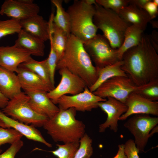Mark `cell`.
I'll use <instances>...</instances> for the list:
<instances>
[{
  "instance_id": "24",
  "label": "cell",
  "mask_w": 158,
  "mask_h": 158,
  "mask_svg": "<svg viewBox=\"0 0 158 158\" xmlns=\"http://www.w3.org/2000/svg\"><path fill=\"white\" fill-rule=\"evenodd\" d=\"M121 60L112 65L106 66L102 68H96L98 78L95 83L89 89L92 92L101 84L108 80L116 76L128 77L126 73L121 68Z\"/></svg>"
},
{
  "instance_id": "29",
  "label": "cell",
  "mask_w": 158,
  "mask_h": 158,
  "mask_svg": "<svg viewBox=\"0 0 158 158\" xmlns=\"http://www.w3.org/2000/svg\"><path fill=\"white\" fill-rule=\"evenodd\" d=\"M79 145V142L57 144V149L50 152L58 158H74Z\"/></svg>"
},
{
  "instance_id": "13",
  "label": "cell",
  "mask_w": 158,
  "mask_h": 158,
  "mask_svg": "<svg viewBox=\"0 0 158 158\" xmlns=\"http://www.w3.org/2000/svg\"><path fill=\"white\" fill-rule=\"evenodd\" d=\"M105 101L97 103L98 107L106 114L107 118L105 121L99 125V131L104 132L106 129L109 128L114 132L118 130V121L120 117L127 111L128 108L126 105L118 100L111 97H108Z\"/></svg>"
},
{
  "instance_id": "37",
  "label": "cell",
  "mask_w": 158,
  "mask_h": 158,
  "mask_svg": "<svg viewBox=\"0 0 158 158\" xmlns=\"http://www.w3.org/2000/svg\"><path fill=\"white\" fill-rule=\"evenodd\" d=\"M143 9L147 13L151 20L155 18L158 14V7L150 0L144 6Z\"/></svg>"
},
{
  "instance_id": "23",
  "label": "cell",
  "mask_w": 158,
  "mask_h": 158,
  "mask_svg": "<svg viewBox=\"0 0 158 158\" xmlns=\"http://www.w3.org/2000/svg\"><path fill=\"white\" fill-rule=\"evenodd\" d=\"M143 31L138 27L132 24L127 28L125 33L123 42L117 49L118 57L120 60L126 51L138 46L140 43Z\"/></svg>"
},
{
  "instance_id": "20",
  "label": "cell",
  "mask_w": 158,
  "mask_h": 158,
  "mask_svg": "<svg viewBox=\"0 0 158 158\" xmlns=\"http://www.w3.org/2000/svg\"><path fill=\"white\" fill-rule=\"evenodd\" d=\"M118 13L126 22L138 27L143 31L151 20L143 9L130 4L123 7Z\"/></svg>"
},
{
  "instance_id": "17",
  "label": "cell",
  "mask_w": 158,
  "mask_h": 158,
  "mask_svg": "<svg viewBox=\"0 0 158 158\" xmlns=\"http://www.w3.org/2000/svg\"><path fill=\"white\" fill-rule=\"evenodd\" d=\"M0 120L7 126L17 130L26 138L30 140L42 143L49 147H51V144L47 142L41 133L35 127L28 125L13 119L6 115L0 111Z\"/></svg>"
},
{
  "instance_id": "12",
  "label": "cell",
  "mask_w": 158,
  "mask_h": 158,
  "mask_svg": "<svg viewBox=\"0 0 158 158\" xmlns=\"http://www.w3.org/2000/svg\"><path fill=\"white\" fill-rule=\"evenodd\" d=\"M39 6L32 0H6L1 6L0 14L21 20L38 14Z\"/></svg>"
},
{
  "instance_id": "32",
  "label": "cell",
  "mask_w": 158,
  "mask_h": 158,
  "mask_svg": "<svg viewBox=\"0 0 158 158\" xmlns=\"http://www.w3.org/2000/svg\"><path fill=\"white\" fill-rule=\"evenodd\" d=\"M23 135L16 130L11 128H4L0 126V154L1 146L6 143L12 144L21 139Z\"/></svg>"
},
{
  "instance_id": "36",
  "label": "cell",
  "mask_w": 158,
  "mask_h": 158,
  "mask_svg": "<svg viewBox=\"0 0 158 158\" xmlns=\"http://www.w3.org/2000/svg\"><path fill=\"white\" fill-rule=\"evenodd\" d=\"M124 151L127 158H139V151L137 147L134 140L132 139L127 140L124 144Z\"/></svg>"
},
{
  "instance_id": "11",
  "label": "cell",
  "mask_w": 158,
  "mask_h": 158,
  "mask_svg": "<svg viewBox=\"0 0 158 158\" xmlns=\"http://www.w3.org/2000/svg\"><path fill=\"white\" fill-rule=\"evenodd\" d=\"M106 100V98H101L94 94L86 87L83 92L78 94L62 96L57 100V104L61 109L66 110L73 107L77 111L85 112L90 111L98 108L97 103Z\"/></svg>"
},
{
  "instance_id": "6",
  "label": "cell",
  "mask_w": 158,
  "mask_h": 158,
  "mask_svg": "<svg viewBox=\"0 0 158 158\" xmlns=\"http://www.w3.org/2000/svg\"><path fill=\"white\" fill-rule=\"evenodd\" d=\"M29 96L22 92L9 100L2 111L6 115L26 124H31L35 127L43 126L49 118L34 111L29 104Z\"/></svg>"
},
{
  "instance_id": "44",
  "label": "cell",
  "mask_w": 158,
  "mask_h": 158,
  "mask_svg": "<svg viewBox=\"0 0 158 158\" xmlns=\"http://www.w3.org/2000/svg\"><path fill=\"white\" fill-rule=\"evenodd\" d=\"M0 126L4 128H7V126L4 123L0 120Z\"/></svg>"
},
{
  "instance_id": "15",
  "label": "cell",
  "mask_w": 158,
  "mask_h": 158,
  "mask_svg": "<svg viewBox=\"0 0 158 158\" xmlns=\"http://www.w3.org/2000/svg\"><path fill=\"white\" fill-rule=\"evenodd\" d=\"M31 55L29 51L15 45L0 46V66L16 73L18 66L27 61Z\"/></svg>"
},
{
  "instance_id": "9",
  "label": "cell",
  "mask_w": 158,
  "mask_h": 158,
  "mask_svg": "<svg viewBox=\"0 0 158 158\" xmlns=\"http://www.w3.org/2000/svg\"><path fill=\"white\" fill-rule=\"evenodd\" d=\"M158 123V117L150 115L137 114L133 115L124 124L135 138V143L139 152H144V149L150 138L151 130Z\"/></svg>"
},
{
  "instance_id": "39",
  "label": "cell",
  "mask_w": 158,
  "mask_h": 158,
  "mask_svg": "<svg viewBox=\"0 0 158 158\" xmlns=\"http://www.w3.org/2000/svg\"><path fill=\"white\" fill-rule=\"evenodd\" d=\"M150 0H130L129 4L133 5L139 8H143L146 4Z\"/></svg>"
},
{
  "instance_id": "7",
  "label": "cell",
  "mask_w": 158,
  "mask_h": 158,
  "mask_svg": "<svg viewBox=\"0 0 158 158\" xmlns=\"http://www.w3.org/2000/svg\"><path fill=\"white\" fill-rule=\"evenodd\" d=\"M83 43L96 68H102L121 61L118 57L117 49L112 48L103 35L97 34Z\"/></svg>"
},
{
  "instance_id": "31",
  "label": "cell",
  "mask_w": 158,
  "mask_h": 158,
  "mask_svg": "<svg viewBox=\"0 0 158 158\" xmlns=\"http://www.w3.org/2000/svg\"><path fill=\"white\" fill-rule=\"evenodd\" d=\"M21 29L20 20L13 18L0 20V39L8 35L18 34Z\"/></svg>"
},
{
  "instance_id": "10",
  "label": "cell",
  "mask_w": 158,
  "mask_h": 158,
  "mask_svg": "<svg viewBox=\"0 0 158 158\" xmlns=\"http://www.w3.org/2000/svg\"><path fill=\"white\" fill-rule=\"evenodd\" d=\"M61 76L58 85L47 93V95L55 104L58 99L67 94L74 95L83 92L87 87L84 81L78 76L73 74L66 68L59 70Z\"/></svg>"
},
{
  "instance_id": "43",
  "label": "cell",
  "mask_w": 158,
  "mask_h": 158,
  "mask_svg": "<svg viewBox=\"0 0 158 158\" xmlns=\"http://www.w3.org/2000/svg\"><path fill=\"white\" fill-rule=\"evenodd\" d=\"M158 126L157 125L151 130L150 134V137H151L155 133L158 132Z\"/></svg>"
},
{
  "instance_id": "16",
  "label": "cell",
  "mask_w": 158,
  "mask_h": 158,
  "mask_svg": "<svg viewBox=\"0 0 158 158\" xmlns=\"http://www.w3.org/2000/svg\"><path fill=\"white\" fill-rule=\"evenodd\" d=\"M24 92L29 97L30 106L37 113L51 118L59 111V107L47 96V92L37 90H26Z\"/></svg>"
},
{
  "instance_id": "38",
  "label": "cell",
  "mask_w": 158,
  "mask_h": 158,
  "mask_svg": "<svg viewBox=\"0 0 158 158\" xmlns=\"http://www.w3.org/2000/svg\"><path fill=\"white\" fill-rule=\"evenodd\" d=\"M158 34L157 32L155 30H153L150 36H149L150 41L153 47L158 52Z\"/></svg>"
},
{
  "instance_id": "34",
  "label": "cell",
  "mask_w": 158,
  "mask_h": 158,
  "mask_svg": "<svg viewBox=\"0 0 158 158\" xmlns=\"http://www.w3.org/2000/svg\"><path fill=\"white\" fill-rule=\"evenodd\" d=\"M50 41V50L48 58L46 59L47 65L49 70L51 82L54 86V75L56 70L57 58L56 54L54 48L51 42Z\"/></svg>"
},
{
  "instance_id": "2",
  "label": "cell",
  "mask_w": 158,
  "mask_h": 158,
  "mask_svg": "<svg viewBox=\"0 0 158 158\" xmlns=\"http://www.w3.org/2000/svg\"><path fill=\"white\" fill-rule=\"evenodd\" d=\"M66 68L78 76L90 88L97 80L98 73L83 42L72 34L68 37L65 50L57 63L56 70Z\"/></svg>"
},
{
  "instance_id": "5",
  "label": "cell",
  "mask_w": 158,
  "mask_h": 158,
  "mask_svg": "<svg viewBox=\"0 0 158 158\" xmlns=\"http://www.w3.org/2000/svg\"><path fill=\"white\" fill-rule=\"evenodd\" d=\"M66 11L69 16L71 34L83 43L96 35L98 29L93 21L94 5L85 0H75Z\"/></svg>"
},
{
  "instance_id": "26",
  "label": "cell",
  "mask_w": 158,
  "mask_h": 158,
  "mask_svg": "<svg viewBox=\"0 0 158 158\" xmlns=\"http://www.w3.org/2000/svg\"><path fill=\"white\" fill-rule=\"evenodd\" d=\"M20 65L38 75L52 90L55 87L51 82L46 59L42 61H38L31 57L27 61Z\"/></svg>"
},
{
  "instance_id": "25",
  "label": "cell",
  "mask_w": 158,
  "mask_h": 158,
  "mask_svg": "<svg viewBox=\"0 0 158 158\" xmlns=\"http://www.w3.org/2000/svg\"><path fill=\"white\" fill-rule=\"evenodd\" d=\"M69 36L53 22V24L49 23V40L51 42L56 54L57 61L65 50Z\"/></svg>"
},
{
  "instance_id": "1",
  "label": "cell",
  "mask_w": 158,
  "mask_h": 158,
  "mask_svg": "<svg viewBox=\"0 0 158 158\" xmlns=\"http://www.w3.org/2000/svg\"><path fill=\"white\" fill-rule=\"evenodd\" d=\"M149 36L143 35L138 46L123 54L121 69L137 86H141L158 78V55Z\"/></svg>"
},
{
  "instance_id": "28",
  "label": "cell",
  "mask_w": 158,
  "mask_h": 158,
  "mask_svg": "<svg viewBox=\"0 0 158 158\" xmlns=\"http://www.w3.org/2000/svg\"><path fill=\"white\" fill-rule=\"evenodd\" d=\"M134 92L150 100L157 101L158 100V78L141 86Z\"/></svg>"
},
{
  "instance_id": "14",
  "label": "cell",
  "mask_w": 158,
  "mask_h": 158,
  "mask_svg": "<svg viewBox=\"0 0 158 158\" xmlns=\"http://www.w3.org/2000/svg\"><path fill=\"white\" fill-rule=\"evenodd\" d=\"M125 104L128 109L119 120H126L131 115L137 114H151L158 116V102L150 100L133 92L127 98Z\"/></svg>"
},
{
  "instance_id": "35",
  "label": "cell",
  "mask_w": 158,
  "mask_h": 158,
  "mask_svg": "<svg viewBox=\"0 0 158 158\" xmlns=\"http://www.w3.org/2000/svg\"><path fill=\"white\" fill-rule=\"evenodd\" d=\"M23 145V142L20 139L15 142L5 152L0 154V158H15Z\"/></svg>"
},
{
  "instance_id": "18",
  "label": "cell",
  "mask_w": 158,
  "mask_h": 158,
  "mask_svg": "<svg viewBox=\"0 0 158 158\" xmlns=\"http://www.w3.org/2000/svg\"><path fill=\"white\" fill-rule=\"evenodd\" d=\"M22 29L44 42L49 40V22L38 14L20 20Z\"/></svg>"
},
{
  "instance_id": "21",
  "label": "cell",
  "mask_w": 158,
  "mask_h": 158,
  "mask_svg": "<svg viewBox=\"0 0 158 158\" xmlns=\"http://www.w3.org/2000/svg\"><path fill=\"white\" fill-rule=\"evenodd\" d=\"M17 74L0 66V91L9 100L22 92Z\"/></svg>"
},
{
  "instance_id": "3",
  "label": "cell",
  "mask_w": 158,
  "mask_h": 158,
  "mask_svg": "<svg viewBox=\"0 0 158 158\" xmlns=\"http://www.w3.org/2000/svg\"><path fill=\"white\" fill-rule=\"evenodd\" d=\"M76 111L73 107L60 109L44 124L43 128L54 141L64 144L79 142L85 133V126L82 121L76 119Z\"/></svg>"
},
{
  "instance_id": "41",
  "label": "cell",
  "mask_w": 158,
  "mask_h": 158,
  "mask_svg": "<svg viewBox=\"0 0 158 158\" xmlns=\"http://www.w3.org/2000/svg\"><path fill=\"white\" fill-rule=\"evenodd\" d=\"M9 99L4 95L0 91V108H4L7 104Z\"/></svg>"
},
{
  "instance_id": "33",
  "label": "cell",
  "mask_w": 158,
  "mask_h": 158,
  "mask_svg": "<svg viewBox=\"0 0 158 158\" xmlns=\"http://www.w3.org/2000/svg\"><path fill=\"white\" fill-rule=\"evenodd\" d=\"M96 3L103 7L117 13L129 4L130 0H96Z\"/></svg>"
},
{
  "instance_id": "8",
  "label": "cell",
  "mask_w": 158,
  "mask_h": 158,
  "mask_svg": "<svg viewBox=\"0 0 158 158\" xmlns=\"http://www.w3.org/2000/svg\"><path fill=\"white\" fill-rule=\"evenodd\" d=\"M140 86L136 85L128 77L116 76L104 82L92 93L101 98L111 97L125 104L129 94Z\"/></svg>"
},
{
  "instance_id": "22",
  "label": "cell",
  "mask_w": 158,
  "mask_h": 158,
  "mask_svg": "<svg viewBox=\"0 0 158 158\" xmlns=\"http://www.w3.org/2000/svg\"><path fill=\"white\" fill-rule=\"evenodd\" d=\"M18 34V38L15 41L14 45L29 51L31 55L44 56V42L22 29Z\"/></svg>"
},
{
  "instance_id": "30",
  "label": "cell",
  "mask_w": 158,
  "mask_h": 158,
  "mask_svg": "<svg viewBox=\"0 0 158 158\" xmlns=\"http://www.w3.org/2000/svg\"><path fill=\"white\" fill-rule=\"evenodd\" d=\"M92 140L85 133L80 138L79 147L74 158H90L93 154Z\"/></svg>"
},
{
  "instance_id": "4",
  "label": "cell",
  "mask_w": 158,
  "mask_h": 158,
  "mask_svg": "<svg viewBox=\"0 0 158 158\" xmlns=\"http://www.w3.org/2000/svg\"><path fill=\"white\" fill-rule=\"evenodd\" d=\"M94 6V24L98 29L102 31L111 47L118 49L123 42L127 28L131 24L125 21L117 13L105 8L97 3Z\"/></svg>"
},
{
  "instance_id": "19",
  "label": "cell",
  "mask_w": 158,
  "mask_h": 158,
  "mask_svg": "<svg viewBox=\"0 0 158 158\" xmlns=\"http://www.w3.org/2000/svg\"><path fill=\"white\" fill-rule=\"evenodd\" d=\"M21 88L26 90H37L48 92L51 89L37 74L19 65L16 72Z\"/></svg>"
},
{
  "instance_id": "27",
  "label": "cell",
  "mask_w": 158,
  "mask_h": 158,
  "mask_svg": "<svg viewBox=\"0 0 158 158\" xmlns=\"http://www.w3.org/2000/svg\"><path fill=\"white\" fill-rule=\"evenodd\" d=\"M51 2L55 6L56 10L53 21L56 25L62 29L69 36L71 34L69 15L62 6L61 0H51Z\"/></svg>"
},
{
  "instance_id": "45",
  "label": "cell",
  "mask_w": 158,
  "mask_h": 158,
  "mask_svg": "<svg viewBox=\"0 0 158 158\" xmlns=\"http://www.w3.org/2000/svg\"><path fill=\"white\" fill-rule=\"evenodd\" d=\"M152 2L154 4L157 6H158V0H152Z\"/></svg>"
},
{
  "instance_id": "40",
  "label": "cell",
  "mask_w": 158,
  "mask_h": 158,
  "mask_svg": "<svg viewBox=\"0 0 158 158\" xmlns=\"http://www.w3.org/2000/svg\"><path fill=\"white\" fill-rule=\"evenodd\" d=\"M118 150L116 155L113 158H127L125 151L124 144L118 145Z\"/></svg>"
},
{
  "instance_id": "42",
  "label": "cell",
  "mask_w": 158,
  "mask_h": 158,
  "mask_svg": "<svg viewBox=\"0 0 158 158\" xmlns=\"http://www.w3.org/2000/svg\"><path fill=\"white\" fill-rule=\"evenodd\" d=\"M150 22L151 23L152 27L153 28H158V22L157 21L151 20Z\"/></svg>"
}]
</instances>
